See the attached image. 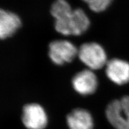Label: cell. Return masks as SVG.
Returning a JSON list of instances; mask_svg holds the SVG:
<instances>
[{"mask_svg":"<svg viewBox=\"0 0 129 129\" xmlns=\"http://www.w3.org/2000/svg\"><path fill=\"white\" fill-rule=\"evenodd\" d=\"M50 13L54 19V29L64 36H80L89 28L90 20L80 8L73 9L67 0H55Z\"/></svg>","mask_w":129,"mask_h":129,"instance_id":"1","label":"cell"},{"mask_svg":"<svg viewBox=\"0 0 129 129\" xmlns=\"http://www.w3.org/2000/svg\"><path fill=\"white\" fill-rule=\"evenodd\" d=\"M77 57L87 69L93 71L105 67L108 61L104 47L96 42H89L82 44L78 48Z\"/></svg>","mask_w":129,"mask_h":129,"instance_id":"2","label":"cell"},{"mask_svg":"<svg viewBox=\"0 0 129 129\" xmlns=\"http://www.w3.org/2000/svg\"><path fill=\"white\" fill-rule=\"evenodd\" d=\"M106 116L115 129H129V96L111 101L106 108Z\"/></svg>","mask_w":129,"mask_h":129,"instance_id":"3","label":"cell"},{"mask_svg":"<svg viewBox=\"0 0 129 129\" xmlns=\"http://www.w3.org/2000/svg\"><path fill=\"white\" fill-rule=\"evenodd\" d=\"M78 48L71 41L56 40L48 45V54L51 62L56 65H63L73 61L78 56Z\"/></svg>","mask_w":129,"mask_h":129,"instance_id":"4","label":"cell"},{"mask_svg":"<svg viewBox=\"0 0 129 129\" xmlns=\"http://www.w3.org/2000/svg\"><path fill=\"white\" fill-rule=\"evenodd\" d=\"M22 121L28 129H44L47 124V116L40 105L29 104L23 107Z\"/></svg>","mask_w":129,"mask_h":129,"instance_id":"5","label":"cell"},{"mask_svg":"<svg viewBox=\"0 0 129 129\" xmlns=\"http://www.w3.org/2000/svg\"><path fill=\"white\" fill-rule=\"evenodd\" d=\"M74 89L81 95L87 96L92 94L98 87V79L94 71L85 69L74 75L72 79Z\"/></svg>","mask_w":129,"mask_h":129,"instance_id":"6","label":"cell"},{"mask_svg":"<svg viewBox=\"0 0 129 129\" xmlns=\"http://www.w3.org/2000/svg\"><path fill=\"white\" fill-rule=\"evenodd\" d=\"M105 73L109 80L117 85L129 82V63L122 59H111L105 66Z\"/></svg>","mask_w":129,"mask_h":129,"instance_id":"7","label":"cell"},{"mask_svg":"<svg viewBox=\"0 0 129 129\" xmlns=\"http://www.w3.org/2000/svg\"><path fill=\"white\" fill-rule=\"evenodd\" d=\"M22 25L17 14L0 9V39L5 40L17 32Z\"/></svg>","mask_w":129,"mask_h":129,"instance_id":"8","label":"cell"},{"mask_svg":"<svg viewBox=\"0 0 129 129\" xmlns=\"http://www.w3.org/2000/svg\"><path fill=\"white\" fill-rule=\"evenodd\" d=\"M67 123L69 129H93V119L86 109H74L67 116Z\"/></svg>","mask_w":129,"mask_h":129,"instance_id":"9","label":"cell"},{"mask_svg":"<svg viewBox=\"0 0 129 129\" xmlns=\"http://www.w3.org/2000/svg\"><path fill=\"white\" fill-rule=\"evenodd\" d=\"M88 6L89 9L95 13L105 11L109 7L113 0H82Z\"/></svg>","mask_w":129,"mask_h":129,"instance_id":"10","label":"cell"}]
</instances>
